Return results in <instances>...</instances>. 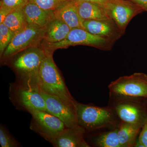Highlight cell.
<instances>
[{
	"label": "cell",
	"instance_id": "e0dca14e",
	"mask_svg": "<svg viewBox=\"0 0 147 147\" xmlns=\"http://www.w3.org/2000/svg\"><path fill=\"white\" fill-rule=\"evenodd\" d=\"M71 30L63 21L55 17L46 27L42 40L47 43L59 42L65 38Z\"/></svg>",
	"mask_w": 147,
	"mask_h": 147
},
{
	"label": "cell",
	"instance_id": "277c9868",
	"mask_svg": "<svg viewBox=\"0 0 147 147\" xmlns=\"http://www.w3.org/2000/svg\"><path fill=\"white\" fill-rule=\"evenodd\" d=\"M108 88L110 98L147 100V74L138 72L121 76L111 82Z\"/></svg>",
	"mask_w": 147,
	"mask_h": 147
},
{
	"label": "cell",
	"instance_id": "4316f807",
	"mask_svg": "<svg viewBox=\"0 0 147 147\" xmlns=\"http://www.w3.org/2000/svg\"><path fill=\"white\" fill-rule=\"evenodd\" d=\"M147 12V0H129Z\"/></svg>",
	"mask_w": 147,
	"mask_h": 147
},
{
	"label": "cell",
	"instance_id": "3957f363",
	"mask_svg": "<svg viewBox=\"0 0 147 147\" xmlns=\"http://www.w3.org/2000/svg\"><path fill=\"white\" fill-rule=\"evenodd\" d=\"M77 122L86 131H93L114 125L119 121L110 106L100 107L76 101Z\"/></svg>",
	"mask_w": 147,
	"mask_h": 147
},
{
	"label": "cell",
	"instance_id": "6da1fadb",
	"mask_svg": "<svg viewBox=\"0 0 147 147\" xmlns=\"http://www.w3.org/2000/svg\"><path fill=\"white\" fill-rule=\"evenodd\" d=\"M46 55L42 48H28L8 59L9 65L16 74V82L22 84L38 85L40 67Z\"/></svg>",
	"mask_w": 147,
	"mask_h": 147
},
{
	"label": "cell",
	"instance_id": "f1b7e54d",
	"mask_svg": "<svg viewBox=\"0 0 147 147\" xmlns=\"http://www.w3.org/2000/svg\"><path fill=\"white\" fill-rule=\"evenodd\" d=\"M63 1H65V0H63Z\"/></svg>",
	"mask_w": 147,
	"mask_h": 147
},
{
	"label": "cell",
	"instance_id": "7a4b0ae2",
	"mask_svg": "<svg viewBox=\"0 0 147 147\" xmlns=\"http://www.w3.org/2000/svg\"><path fill=\"white\" fill-rule=\"evenodd\" d=\"M45 51L46 55L40 70L39 88L46 93L57 96L64 101L75 105L76 101L71 95L54 62L53 53L46 50Z\"/></svg>",
	"mask_w": 147,
	"mask_h": 147
},
{
	"label": "cell",
	"instance_id": "9c48e42d",
	"mask_svg": "<svg viewBox=\"0 0 147 147\" xmlns=\"http://www.w3.org/2000/svg\"><path fill=\"white\" fill-rule=\"evenodd\" d=\"M29 113L32 117L30 129L50 143L67 127L61 119L46 111L33 110Z\"/></svg>",
	"mask_w": 147,
	"mask_h": 147
},
{
	"label": "cell",
	"instance_id": "44dd1931",
	"mask_svg": "<svg viewBox=\"0 0 147 147\" xmlns=\"http://www.w3.org/2000/svg\"><path fill=\"white\" fill-rule=\"evenodd\" d=\"M15 34L3 23L0 24V57H2L5 50L9 45Z\"/></svg>",
	"mask_w": 147,
	"mask_h": 147
},
{
	"label": "cell",
	"instance_id": "8fae6325",
	"mask_svg": "<svg viewBox=\"0 0 147 147\" xmlns=\"http://www.w3.org/2000/svg\"><path fill=\"white\" fill-rule=\"evenodd\" d=\"M40 92L45 100L47 112L61 119L67 127H73L78 125L76 104L69 103L59 96L48 94L41 90Z\"/></svg>",
	"mask_w": 147,
	"mask_h": 147
},
{
	"label": "cell",
	"instance_id": "83f0119b",
	"mask_svg": "<svg viewBox=\"0 0 147 147\" xmlns=\"http://www.w3.org/2000/svg\"><path fill=\"white\" fill-rule=\"evenodd\" d=\"M73 1H87L96 3L104 5L107 2L108 0H73Z\"/></svg>",
	"mask_w": 147,
	"mask_h": 147
},
{
	"label": "cell",
	"instance_id": "7402d4cb",
	"mask_svg": "<svg viewBox=\"0 0 147 147\" xmlns=\"http://www.w3.org/2000/svg\"><path fill=\"white\" fill-rule=\"evenodd\" d=\"M0 144L2 147H18L20 146V144L2 124L0 126Z\"/></svg>",
	"mask_w": 147,
	"mask_h": 147
},
{
	"label": "cell",
	"instance_id": "5bb4252c",
	"mask_svg": "<svg viewBox=\"0 0 147 147\" xmlns=\"http://www.w3.org/2000/svg\"><path fill=\"white\" fill-rule=\"evenodd\" d=\"M56 18H59L71 29H84V20L79 16L76 4L73 0H65L55 10Z\"/></svg>",
	"mask_w": 147,
	"mask_h": 147
},
{
	"label": "cell",
	"instance_id": "484cf974",
	"mask_svg": "<svg viewBox=\"0 0 147 147\" xmlns=\"http://www.w3.org/2000/svg\"><path fill=\"white\" fill-rule=\"evenodd\" d=\"M11 11L7 9L0 7V24H2L6 17Z\"/></svg>",
	"mask_w": 147,
	"mask_h": 147
},
{
	"label": "cell",
	"instance_id": "ffe728a7",
	"mask_svg": "<svg viewBox=\"0 0 147 147\" xmlns=\"http://www.w3.org/2000/svg\"><path fill=\"white\" fill-rule=\"evenodd\" d=\"M118 127L101 133L94 138V144L99 147H121L118 137Z\"/></svg>",
	"mask_w": 147,
	"mask_h": 147
},
{
	"label": "cell",
	"instance_id": "ac0fdd59",
	"mask_svg": "<svg viewBox=\"0 0 147 147\" xmlns=\"http://www.w3.org/2000/svg\"><path fill=\"white\" fill-rule=\"evenodd\" d=\"M118 127V137L121 147H135L142 127L120 122Z\"/></svg>",
	"mask_w": 147,
	"mask_h": 147
},
{
	"label": "cell",
	"instance_id": "603a6c76",
	"mask_svg": "<svg viewBox=\"0 0 147 147\" xmlns=\"http://www.w3.org/2000/svg\"><path fill=\"white\" fill-rule=\"evenodd\" d=\"M63 1V0H29V2L35 4L40 8L52 10H55Z\"/></svg>",
	"mask_w": 147,
	"mask_h": 147
},
{
	"label": "cell",
	"instance_id": "d6986e66",
	"mask_svg": "<svg viewBox=\"0 0 147 147\" xmlns=\"http://www.w3.org/2000/svg\"><path fill=\"white\" fill-rule=\"evenodd\" d=\"M3 23L15 34L24 30L28 24L23 8L12 11Z\"/></svg>",
	"mask_w": 147,
	"mask_h": 147
},
{
	"label": "cell",
	"instance_id": "30bf717a",
	"mask_svg": "<svg viewBox=\"0 0 147 147\" xmlns=\"http://www.w3.org/2000/svg\"><path fill=\"white\" fill-rule=\"evenodd\" d=\"M104 6L123 34L131 19L144 11L129 0H108Z\"/></svg>",
	"mask_w": 147,
	"mask_h": 147
},
{
	"label": "cell",
	"instance_id": "8992f818",
	"mask_svg": "<svg viewBox=\"0 0 147 147\" xmlns=\"http://www.w3.org/2000/svg\"><path fill=\"white\" fill-rule=\"evenodd\" d=\"M114 42L108 38L92 34L84 29L76 28L71 29L68 35L61 41L54 43L43 42L42 48L53 53L57 49L78 45H88L101 50H110Z\"/></svg>",
	"mask_w": 147,
	"mask_h": 147
},
{
	"label": "cell",
	"instance_id": "9a60e30c",
	"mask_svg": "<svg viewBox=\"0 0 147 147\" xmlns=\"http://www.w3.org/2000/svg\"><path fill=\"white\" fill-rule=\"evenodd\" d=\"M28 24L42 28L47 26L55 18V10H46L30 2L23 8Z\"/></svg>",
	"mask_w": 147,
	"mask_h": 147
},
{
	"label": "cell",
	"instance_id": "ba28073f",
	"mask_svg": "<svg viewBox=\"0 0 147 147\" xmlns=\"http://www.w3.org/2000/svg\"><path fill=\"white\" fill-rule=\"evenodd\" d=\"M45 28L28 24L21 32L15 35L9 45L5 50L1 60L5 61L22 51L30 48L38 47L43 40Z\"/></svg>",
	"mask_w": 147,
	"mask_h": 147
},
{
	"label": "cell",
	"instance_id": "5b68a950",
	"mask_svg": "<svg viewBox=\"0 0 147 147\" xmlns=\"http://www.w3.org/2000/svg\"><path fill=\"white\" fill-rule=\"evenodd\" d=\"M9 97L16 109L29 112L33 110L46 111L44 98L38 85L10 83Z\"/></svg>",
	"mask_w": 147,
	"mask_h": 147
},
{
	"label": "cell",
	"instance_id": "52a82bcc",
	"mask_svg": "<svg viewBox=\"0 0 147 147\" xmlns=\"http://www.w3.org/2000/svg\"><path fill=\"white\" fill-rule=\"evenodd\" d=\"M110 106L119 122L143 126L147 121V100L110 98Z\"/></svg>",
	"mask_w": 147,
	"mask_h": 147
},
{
	"label": "cell",
	"instance_id": "4fadbf2b",
	"mask_svg": "<svg viewBox=\"0 0 147 147\" xmlns=\"http://www.w3.org/2000/svg\"><path fill=\"white\" fill-rule=\"evenodd\" d=\"M86 132L79 125L66 127L51 144L55 147H90L84 139Z\"/></svg>",
	"mask_w": 147,
	"mask_h": 147
},
{
	"label": "cell",
	"instance_id": "2e32d148",
	"mask_svg": "<svg viewBox=\"0 0 147 147\" xmlns=\"http://www.w3.org/2000/svg\"><path fill=\"white\" fill-rule=\"evenodd\" d=\"M79 16L84 21L104 20L111 18L104 5L98 3L87 1H75Z\"/></svg>",
	"mask_w": 147,
	"mask_h": 147
},
{
	"label": "cell",
	"instance_id": "d4e9b609",
	"mask_svg": "<svg viewBox=\"0 0 147 147\" xmlns=\"http://www.w3.org/2000/svg\"><path fill=\"white\" fill-rule=\"evenodd\" d=\"M135 147H147V121L142 126Z\"/></svg>",
	"mask_w": 147,
	"mask_h": 147
},
{
	"label": "cell",
	"instance_id": "7c38bea8",
	"mask_svg": "<svg viewBox=\"0 0 147 147\" xmlns=\"http://www.w3.org/2000/svg\"><path fill=\"white\" fill-rule=\"evenodd\" d=\"M84 30L92 34L108 38L115 42L123 34L113 19L85 20Z\"/></svg>",
	"mask_w": 147,
	"mask_h": 147
},
{
	"label": "cell",
	"instance_id": "cb8c5ba5",
	"mask_svg": "<svg viewBox=\"0 0 147 147\" xmlns=\"http://www.w3.org/2000/svg\"><path fill=\"white\" fill-rule=\"evenodd\" d=\"M28 2L29 0H1L0 7L12 11L23 8Z\"/></svg>",
	"mask_w": 147,
	"mask_h": 147
}]
</instances>
